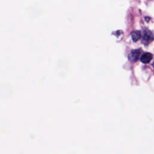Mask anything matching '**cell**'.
<instances>
[{
    "instance_id": "cell-1",
    "label": "cell",
    "mask_w": 154,
    "mask_h": 154,
    "mask_svg": "<svg viewBox=\"0 0 154 154\" xmlns=\"http://www.w3.org/2000/svg\"><path fill=\"white\" fill-rule=\"evenodd\" d=\"M154 40V35L148 29H144L143 32L142 42L145 45H148Z\"/></svg>"
},
{
    "instance_id": "cell-2",
    "label": "cell",
    "mask_w": 154,
    "mask_h": 154,
    "mask_svg": "<svg viewBox=\"0 0 154 154\" xmlns=\"http://www.w3.org/2000/svg\"><path fill=\"white\" fill-rule=\"evenodd\" d=\"M140 54H141V51L140 49L132 50L128 55L129 60L132 62L137 61L140 58Z\"/></svg>"
},
{
    "instance_id": "cell-3",
    "label": "cell",
    "mask_w": 154,
    "mask_h": 154,
    "mask_svg": "<svg viewBox=\"0 0 154 154\" xmlns=\"http://www.w3.org/2000/svg\"><path fill=\"white\" fill-rule=\"evenodd\" d=\"M152 58H153V55L151 53L146 52L142 55V56L140 58V60L142 63L147 64V63H149L152 60Z\"/></svg>"
},
{
    "instance_id": "cell-4",
    "label": "cell",
    "mask_w": 154,
    "mask_h": 154,
    "mask_svg": "<svg viewBox=\"0 0 154 154\" xmlns=\"http://www.w3.org/2000/svg\"><path fill=\"white\" fill-rule=\"evenodd\" d=\"M131 37L133 42H136L141 38V32L139 31H135L132 32Z\"/></svg>"
},
{
    "instance_id": "cell-5",
    "label": "cell",
    "mask_w": 154,
    "mask_h": 154,
    "mask_svg": "<svg viewBox=\"0 0 154 154\" xmlns=\"http://www.w3.org/2000/svg\"><path fill=\"white\" fill-rule=\"evenodd\" d=\"M152 66H153V67H154V62H153V64H152Z\"/></svg>"
}]
</instances>
